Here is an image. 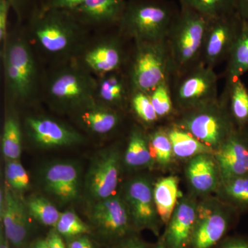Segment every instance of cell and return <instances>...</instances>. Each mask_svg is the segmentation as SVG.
Wrapping results in <instances>:
<instances>
[{"instance_id":"cell-1","label":"cell","mask_w":248,"mask_h":248,"mask_svg":"<svg viewBox=\"0 0 248 248\" xmlns=\"http://www.w3.org/2000/svg\"><path fill=\"white\" fill-rule=\"evenodd\" d=\"M24 27L40 51L59 63L76 59L88 43L89 29L66 10L37 9Z\"/></svg>"},{"instance_id":"cell-2","label":"cell","mask_w":248,"mask_h":248,"mask_svg":"<svg viewBox=\"0 0 248 248\" xmlns=\"http://www.w3.org/2000/svg\"><path fill=\"white\" fill-rule=\"evenodd\" d=\"M6 94L14 102H26L38 92L40 72L25 27L17 22L1 50Z\"/></svg>"},{"instance_id":"cell-3","label":"cell","mask_w":248,"mask_h":248,"mask_svg":"<svg viewBox=\"0 0 248 248\" xmlns=\"http://www.w3.org/2000/svg\"><path fill=\"white\" fill-rule=\"evenodd\" d=\"M179 10L171 0H128L117 28L133 42L165 41Z\"/></svg>"},{"instance_id":"cell-4","label":"cell","mask_w":248,"mask_h":248,"mask_svg":"<svg viewBox=\"0 0 248 248\" xmlns=\"http://www.w3.org/2000/svg\"><path fill=\"white\" fill-rule=\"evenodd\" d=\"M179 6L177 19L166 38L172 69L171 79L202 64L204 40L210 19L187 6Z\"/></svg>"},{"instance_id":"cell-5","label":"cell","mask_w":248,"mask_h":248,"mask_svg":"<svg viewBox=\"0 0 248 248\" xmlns=\"http://www.w3.org/2000/svg\"><path fill=\"white\" fill-rule=\"evenodd\" d=\"M97 79L75 60L59 63L46 80L45 94L55 107L76 112L95 100Z\"/></svg>"},{"instance_id":"cell-6","label":"cell","mask_w":248,"mask_h":248,"mask_svg":"<svg viewBox=\"0 0 248 248\" xmlns=\"http://www.w3.org/2000/svg\"><path fill=\"white\" fill-rule=\"evenodd\" d=\"M170 122L185 129L215 153L236 129L223 91L216 100L179 112Z\"/></svg>"},{"instance_id":"cell-7","label":"cell","mask_w":248,"mask_h":248,"mask_svg":"<svg viewBox=\"0 0 248 248\" xmlns=\"http://www.w3.org/2000/svg\"><path fill=\"white\" fill-rule=\"evenodd\" d=\"M132 92L148 93L172 78L170 58L166 40L134 42L126 69Z\"/></svg>"},{"instance_id":"cell-8","label":"cell","mask_w":248,"mask_h":248,"mask_svg":"<svg viewBox=\"0 0 248 248\" xmlns=\"http://www.w3.org/2000/svg\"><path fill=\"white\" fill-rule=\"evenodd\" d=\"M133 45V41L122 35L117 27L107 37L86 44L74 60L99 78L112 72L126 71Z\"/></svg>"},{"instance_id":"cell-9","label":"cell","mask_w":248,"mask_h":248,"mask_svg":"<svg viewBox=\"0 0 248 248\" xmlns=\"http://www.w3.org/2000/svg\"><path fill=\"white\" fill-rule=\"evenodd\" d=\"M218 79L215 69L203 64L171 79V93L177 114L218 99Z\"/></svg>"},{"instance_id":"cell-10","label":"cell","mask_w":248,"mask_h":248,"mask_svg":"<svg viewBox=\"0 0 248 248\" xmlns=\"http://www.w3.org/2000/svg\"><path fill=\"white\" fill-rule=\"evenodd\" d=\"M232 207L219 199L205 198L198 203L197 223L190 248H215L224 239L234 221Z\"/></svg>"},{"instance_id":"cell-11","label":"cell","mask_w":248,"mask_h":248,"mask_svg":"<svg viewBox=\"0 0 248 248\" xmlns=\"http://www.w3.org/2000/svg\"><path fill=\"white\" fill-rule=\"evenodd\" d=\"M123 164L121 152L115 147L102 150L93 156L84 182L85 192L91 202L116 195Z\"/></svg>"},{"instance_id":"cell-12","label":"cell","mask_w":248,"mask_h":248,"mask_svg":"<svg viewBox=\"0 0 248 248\" xmlns=\"http://www.w3.org/2000/svg\"><path fill=\"white\" fill-rule=\"evenodd\" d=\"M154 184L147 176L134 177L125 184L122 196L128 207L135 232L148 230L159 236L163 223L155 205Z\"/></svg>"},{"instance_id":"cell-13","label":"cell","mask_w":248,"mask_h":248,"mask_svg":"<svg viewBox=\"0 0 248 248\" xmlns=\"http://www.w3.org/2000/svg\"><path fill=\"white\" fill-rule=\"evenodd\" d=\"M243 21L237 13L209 19L205 32L202 64L215 69L226 62L238 37Z\"/></svg>"},{"instance_id":"cell-14","label":"cell","mask_w":248,"mask_h":248,"mask_svg":"<svg viewBox=\"0 0 248 248\" xmlns=\"http://www.w3.org/2000/svg\"><path fill=\"white\" fill-rule=\"evenodd\" d=\"M90 219L98 233L110 241H123L136 232L122 194L93 202Z\"/></svg>"},{"instance_id":"cell-15","label":"cell","mask_w":248,"mask_h":248,"mask_svg":"<svg viewBox=\"0 0 248 248\" xmlns=\"http://www.w3.org/2000/svg\"><path fill=\"white\" fill-rule=\"evenodd\" d=\"M44 190L62 205L76 200L81 187V170L74 161H56L46 165L40 172Z\"/></svg>"},{"instance_id":"cell-16","label":"cell","mask_w":248,"mask_h":248,"mask_svg":"<svg viewBox=\"0 0 248 248\" xmlns=\"http://www.w3.org/2000/svg\"><path fill=\"white\" fill-rule=\"evenodd\" d=\"M27 135L37 146L50 148L80 144L84 137L66 124L45 116L26 119Z\"/></svg>"},{"instance_id":"cell-17","label":"cell","mask_w":248,"mask_h":248,"mask_svg":"<svg viewBox=\"0 0 248 248\" xmlns=\"http://www.w3.org/2000/svg\"><path fill=\"white\" fill-rule=\"evenodd\" d=\"M0 202L1 227L10 244L14 248H27L30 225L27 205L9 186L1 191Z\"/></svg>"},{"instance_id":"cell-18","label":"cell","mask_w":248,"mask_h":248,"mask_svg":"<svg viewBox=\"0 0 248 248\" xmlns=\"http://www.w3.org/2000/svg\"><path fill=\"white\" fill-rule=\"evenodd\" d=\"M197 200L187 196L178 201L161 239L167 248H190L197 218Z\"/></svg>"},{"instance_id":"cell-19","label":"cell","mask_w":248,"mask_h":248,"mask_svg":"<svg viewBox=\"0 0 248 248\" xmlns=\"http://www.w3.org/2000/svg\"><path fill=\"white\" fill-rule=\"evenodd\" d=\"M128 0H85L70 13L87 29L118 27Z\"/></svg>"},{"instance_id":"cell-20","label":"cell","mask_w":248,"mask_h":248,"mask_svg":"<svg viewBox=\"0 0 248 248\" xmlns=\"http://www.w3.org/2000/svg\"><path fill=\"white\" fill-rule=\"evenodd\" d=\"M214 155L221 181L248 174V137L246 130L236 129Z\"/></svg>"},{"instance_id":"cell-21","label":"cell","mask_w":248,"mask_h":248,"mask_svg":"<svg viewBox=\"0 0 248 248\" xmlns=\"http://www.w3.org/2000/svg\"><path fill=\"white\" fill-rule=\"evenodd\" d=\"M185 172L192 192L202 197L216 192L221 182L219 167L214 154L199 155L189 159Z\"/></svg>"},{"instance_id":"cell-22","label":"cell","mask_w":248,"mask_h":248,"mask_svg":"<svg viewBox=\"0 0 248 248\" xmlns=\"http://www.w3.org/2000/svg\"><path fill=\"white\" fill-rule=\"evenodd\" d=\"M77 122L85 130L103 135L112 133L122 122V110L99 104L96 101L75 112Z\"/></svg>"},{"instance_id":"cell-23","label":"cell","mask_w":248,"mask_h":248,"mask_svg":"<svg viewBox=\"0 0 248 248\" xmlns=\"http://www.w3.org/2000/svg\"><path fill=\"white\" fill-rule=\"evenodd\" d=\"M131 94L126 71L112 72L98 78L95 100L99 104L123 110L129 106Z\"/></svg>"},{"instance_id":"cell-24","label":"cell","mask_w":248,"mask_h":248,"mask_svg":"<svg viewBox=\"0 0 248 248\" xmlns=\"http://www.w3.org/2000/svg\"><path fill=\"white\" fill-rule=\"evenodd\" d=\"M123 162L129 170L149 169L154 166L150 152L148 133L141 125L133 124L130 128Z\"/></svg>"},{"instance_id":"cell-25","label":"cell","mask_w":248,"mask_h":248,"mask_svg":"<svg viewBox=\"0 0 248 248\" xmlns=\"http://www.w3.org/2000/svg\"><path fill=\"white\" fill-rule=\"evenodd\" d=\"M164 126L172 144L173 154L177 159L189 160L199 155L215 154L212 148L174 122H167Z\"/></svg>"},{"instance_id":"cell-26","label":"cell","mask_w":248,"mask_h":248,"mask_svg":"<svg viewBox=\"0 0 248 248\" xmlns=\"http://www.w3.org/2000/svg\"><path fill=\"white\" fill-rule=\"evenodd\" d=\"M226 93L230 113L236 129L248 128V88L241 78L226 81Z\"/></svg>"},{"instance_id":"cell-27","label":"cell","mask_w":248,"mask_h":248,"mask_svg":"<svg viewBox=\"0 0 248 248\" xmlns=\"http://www.w3.org/2000/svg\"><path fill=\"white\" fill-rule=\"evenodd\" d=\"M179 179L176 176L161 178L154 184V200L156 211L163 224L167 225L179 197Z\"/></svg>"},{"instance_id":"cell-28","label":"cell","mask_w":248,"mask_h":248,"mask_svg":"<svg viewBox=\"0 0 248 248\" xmlns=\"http://www.w3.org/2000/svg\"><path fill=\"white\" fill-rule=\"evenodd\" d=\"M223 78L226 81L241 78L248 72V22L242 28L227 60Z\"/></svg>"},{"instance_id":"cell-29","label":"cell","mask_w":248,"mask_h":248,"mask_svg":"<svg viewBox=\"0 0 248 248\" xmlns=\"http://www.w3.org/2000/svg\"><path fill=\"white\" fill-rule=\"evenodd\" d=\"M216 192L221 202L235 210H248V174L222 180Z\"/></svg>"},{"instance_id":"cell-30","label":"cell","mask_w":248,"mask_h":248,"mask_svg":"<svg viewBox=\"0 0 248 248\" xmlns=\"http://www.w3.org/2000/svg\"><path fill=\"white\" fill-rule=\"evenodd\" d=\"M9 109L5 117L1 136V150L7 160H17L22 150V135L17 115Z\"/></svg>"},{"instance_id":"cell-31","label":"cell","mask_w":248,"mask_h":248,"mask_svg":"<svg viewBox=\"0 0 248 248\" xmlns=\"http://www.w3.org/2000/svg\"><path fill=\"white\" fill-rule=\"evenodd\" d=\"M149 148L155 165L161 169L169 167L174 159L172 144L164 125H157L148 133Z\"/></svg>"},{"instance_id":"cell-32","label":"cell","mask_w":248,"mask_h":248,"mask_svg":"<svg viewBox=\"0 0 248 248\" xmlns=\"http://www.w3.org/2000/svg\"><path fill=\"white\" fill-rule=\"evenodd\" d=\"M179 6H187L208 19L236 12V0H178Z\"/></svg>"},{"instance_id":"cell-33","label":"cell","mask_w":248,"mask_h":248,"mask_svg":"<svg viewBox=\"0 0 248 248\" xmlns=\"http://www.w3.org/2000/svg\"><path fill=\"white\" fill-rule=\"evenodd\" d=\"M26 205L28 213L32 218L46 226L55 228L62 213L48 199L43 196H32Z\"/></svg>"},{"instance_id":"cell-34","label":"cell","mask_w":248,"mask_h":248,"mask_svg":"<svg viewBox=\"0 0 248 248\" xmlns=\"http://www.w3.org/2000/svg\"><path fill=\"white\" fill-rule=\"evenodd\" d=\"M152 104L160 121L170 122L177 115L172 93L170 80L165 81L149 93Z\"/></svg>"},{"instance_id":"cell-35","label":"cell","mask_w":248,"mask_h":248,"mask_svg":"<svg viewBox=\"0 0 248 248\" xmlns=\"http://www.w3.org/2000/svg\"><path fill=\"white\" fill-rule=\"evenodd\" d=\"M129 107L131 108L135 117L146 127L155 128L154 125L160 122L148 93L133 91L130 96Z\"/></svg>"},{"instance_id":"cell-36","label":"cell","mask_w":248,"mask_h":248,"mask_svg":"<svg viewBox=\"0 0 248 248\" xmlns=\"http://www.w3.org/2000/svg\"><path fill=\"white\" fill-rule=\"evenodd\" d=\"M55 228L62 237L67 239L91 232L90 227L73 211L62 213Z\"/></svg>"},{"instance_id":"cell-37","label":"cell","mask_w":248,"mask_h":248,"mask_svg":"<svg viewBox=\"0 0 248 248\" xmlns=\"http://www.w3.org/2000/svg\"><path fill=\"white\" fill-rule=\"evenodd\" d=\"M6 182L11 188L17 192H22L29 188V176L19 159L8 160L5 167Z\"/></svg>"},{"instance_id":"cell-38","label":"cell","mask_w":248,"mask_h":248,"mask_svg":"<svg viewBox=\"0 0 248 248\" xmlns=\"http://www.w3.org/2000/svg\"><path fill=\"white\" fill-rule=\"evenodd\" d=\"M16 14L17 22L27 21L31 14L39 9L42 0H8Z\"/></svg>"},{"instance_id":"cell-39","label":"cell","mask_w":248,"mask_h":248,"mask_svg":"<svg viewBox=\"0 0 248 248\" xmlns=\"http://www.w3.org/2000/svg\"><path fill=\"white\" fill-rule=\"evenodd\" d=\"M85 0H42L39 9L42 10L61 9L71 11Z\"/></svg>"},{"instance_id":"cell-40","label":"cell","mask_w":248,"mask_h":248,"mask_svg":"<svg viewBox=\"0 0 248 248\" xmlns=\"http://www.w3.org/2000/svg\"><path fill=\"white\" fill-rule=\"evenodd\" d=\"M11 9L8 0H0V41L4 43L9 35V17Z\"/></svg>"},{"instance_id":"cell-41","label":"cell","mask_w":248,"mask_h":248,"mask_svg":"<svg viewBox=\"0 0 248 248\" xmlns=\"http://www.w3.org/2000/svg\"><path fill=\"white\" fill-rule=\"evenodd\" d=\"M215 248H248V239L236 236L223 239Z\"/></svg>"},{"instance_id":"cell-42","label":"cell","mask_w":248,"mask_h":248,"mask_svg":"<svg viewBox=\"0 0 248 248\" xmlns=\"http://www.w3.org/2000/svg\"><path fill=\"white\" fill-rule=\"evenodd\" d=\"M117 248H148L143 240L137 236L136 232L130 235L123 241L119 243Z\"/></svg>"},{"instance_id":"cell-43","label":"cell","mask_w":248,"mask_h":248,"mask_svg":"<svg viewBox=\"0 0 248 248\" xmlns=\"http://www.w3.org/2000/svg\"><path fill=\"white\" fill-rule=\"evenodd\" d=\"M67 240V248H94L87 234L81 235Z\"/></svg>"},{"instance_id":"cell-44","label":"cell","mask_w":248,"mask_h":248,"mask_svg":"<svg viewBox=\"0 0 248 248\" xmlns=\"http://www.w3.org/2000/svg\"><path fill=\"white\" fill-rule=\"evenodd\" d=\"M46 240L48 248H67V246L62 239V236L55 228L50 230Z\"/></svg>"},{"instance_id":"cell-45","label":"cell","mask_w":248,"mask_h":248,"mask_svg":"<svg viewBox=\"0 0 248 248\" xmlns=\"http://www.w3.org/2000/svg\"><path fill=\"white\" fill-rule=\"evenodd\" d=\"M236 10L243 22H248V0H236Z\"/></svg>"},{"instance_id":"cell-46","label":"cell","mask_w":248,"mask_h":248,"mask_svg":"<svg viewBox=\"0 0 248 248\" xmlns=\"http://www.w3.org/2000/svg\"><path fill=\"white\" fill-rule=\"evenodd\" d=\"M11 244H10L7 236L5 234L4 230L2 227H1L0 231V248H11Z\"/></svg>"},{"instance_id":"cell-47","label":"cell","mask_w":248,"mask_h":248,"mask_svg":"<svg viewBox=\"0 0 248 248\" xmlns=\"http://www.w3.org/2000/svg\"><path fill=\"white\" fill-rule=\"evenodd\" d=\"M30 248H48L46 240L37 239L31 244Z\"/></svg>"},{"instance_id":"cell-48","label":"cell","mask_w":248,"mask_h":248,"mask_svg":"<svg viewBox=\"0 0 248 248\" xmlns=\"http://www.w3.org/2000/svg\"><path fill=\"white\" fill-rule=\"evenodd\" d=\"M152 248H166V245L164 244V241L161 239H159V241H158L157 244L155 245L154 247Z\"/></svg>"},{"instance_id":"cell-49","label":"cell","mask_w":248,"mask_h":248,"mask_svg":"<svg viewBox=\"0 0 248 248\" xmlns=\"http://www.w3.org/2000/svg\"><path fill=\"white\" fill-rule=\"evenodd\" d=\"M246 130V133H247V135H248V128L246 129V130Z\"/></svg>"},{"instance_id":"cell-50","label":"cell","mask_w":248,"mask_h":248,"mask_svg":"<svg viewBox=\"0 0 248 248\" xmlns=\"http://www.w3.org/2000/svg\"></svg>"}]
</instances>
